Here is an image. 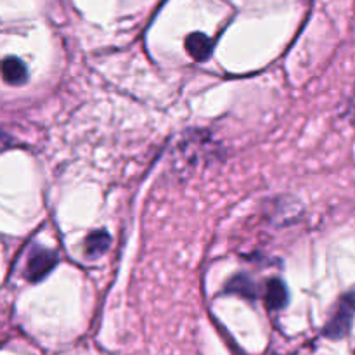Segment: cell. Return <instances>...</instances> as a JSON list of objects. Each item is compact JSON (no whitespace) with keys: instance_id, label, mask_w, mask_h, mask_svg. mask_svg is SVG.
<instances>
[{"instance_id":"obj_5","label":"cell","mask_w":355,"mask_h":355,"mask_svg":"<svg viewBox=\"0 0 355 355\" xmlns=\"http://www.w3.org/2000/svg\"><path fill=\"white\" fill-rule=\"evenodd\" d=\"M111 238L106 231H96L87 236L85 239V255L89 259H99L110 246Z\"/></svg>"},{"instance_id":"obj_7","label":"cell","mask_w":355,"mask_h":355,"mask_svg":"<svg viewBox=\"0 0 355 355\" xmlns=\"http://www.w3.org/2000/svg\"><path fill=\"white\" fill-rule=\"evenodd\" d=\"M227 290L232 291V293L243 295V297H255V284H253L246 276H236L234 279L227 284Z\"/></svg>"},{"instance_id":"obj_6","label":"cell","mask_w":355,"mask_h":355,"mask_svg":"<svg viewBox=\"0 0 355 355\" xmlns=\"http://www.w3.org/2000/svg\"><path fill=\"white\" fill-rule=\"evenodd\" d=\"M288 302V293L284 284L281 283L279 279H274L267 284V291H266V304L270 311H279L286 305Z\"/></svg>"},{"instance_id":"obj_3","label":"cell","mask_w":355,"mask_h":355,"mask_svg":"<svg viewBox=\"0 0 355 355\" xmlns=\"http://www.w3.org/2000/svg\"><path fill=\"white\" fill-rule=\"evenodd\" d=\"M211 49H214V42L203 33H191L186 38V51L196 61H205L210 58Z\"/></svg>"},{"instance_id":"obj_2","label":"cell","mask_w":355,"mask_h":355,"mask_svg":"<svg viewBox=\"0 0 355 355\" xmlns=\"http://www.w3.org/2000/svg\"><path fill=\"white\" fill-rule=\"evenodd\" d=\"M55 263H58V255L54 252H51L47 248H42V246H35L30 259H28L24 276L31 283H37V281L44 279L47 274H51Z\"/></svg>"},{"instance_id":"obj_4","label":"cell","mask_w":355,"mask_h":355,"mask_svg":"<svg viewBox=\"0 0 355 355\" xmlns=\"http://www.w3.org/2000/svg\"><path fill=\"white\" fill-rule=\"evenodd\" d=\"M0 75L10 85H21L26 80V66L17 58H6L0 62Z\"/></svg>"},{"instance_id":"obj_8","label":"cell","mask_w":355,"mask_h":355,"mask_svg":"<svg viewBox=\"0 0 355 355\" xmlns=\"http://www.w3.org/2000/svg\"><path fill=\"white\" fill-rule=\"evenodd\" d=\"M10 137L7 134H3V132H0V151H3V149H7L10 146Z\"/></svg>"},{"instance_id":"obj_1","label":"cell","mask_w":355,"mask_h":355,"mask_svg":"<svg viewBox=\"0 0 355 355\" xmlns=\"http://www.w3.org/2000/svg\"><path fill=\"white\" fill-rule=\"evenodd\" d=\"M352 318H354V295L352 291H349V293L342 298V302H340L338 311L335 312V315H333V319L329 321V324L326 326L324 335L333 340L343 338V336L350 331V328H352Z\"/></svg>"}]
</instances>
